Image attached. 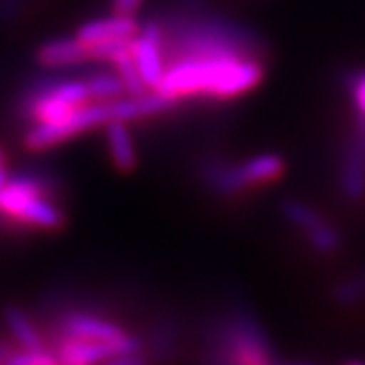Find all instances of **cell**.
<instances>
[{
  "instance_id": "cell-2",
  "label": "cell",
  "mask_w": 365,
  "mask_h": 365,
  "mask_svg": "<svg viewBox=\"0 0 365 365\" xmlns=\"http://www.w3.org/2000/svg\"><path fill=\"white\" fill-rule=\"evenodd\" d=\"M0 217L29 230L61 232L67 211L59 203V185L37 170L11 173L0 185Z\"/></svg>"
},
{
  "instance_id": "cell-1",
  "label": "cell",
  "mask_w": 365,
  "mask_h": 365,
  "mask_svg": "<svg viewBox=\"0 0 365 365\" xmlns=\"http://www.w3.org/2000/svg\"><path fill=\"white\" fill-rule=\"evenodd\" d=\"M264 79L260 55L201 53L173 57L153 91L177 106L182 100L227 102L256 90Z\"/></svg>"
},
{
  "instance_id": "cell-22",
  "label": "cell",
  "mask_w": 365,
  "mask_h": 365,
  "mask_svg": "<svg viewBox=\"0 0 365 365\" xmlns=\"http://www.w3.org/2000/svg\"><path fill=\"white\" fill-rule=\"evenodd\" d=\"M9 167H6V157H4V150L0 148V185H4V181L9 179Z\"/></svg>"
},
{
  "instance_id": "cell-8",
  "label": "cell",
  "mask_w": 365,
  "mask_h": 365,
  "mask_svg": "<svg viewBox=\"0 0 365 365\" xmlns=\"http://www.w3.org/2000/svg\"><path fill=\"white\" fill-rule=\"evenodd\" d=\"M35 63L49 71H66L76 67L88 66L91 61V51L88 45L73 37H53L41 43L35 49Z\"/></svg>"
},
{
  "instance_id": "cell-17",
  "label": "cell",
  "mask_w": 365,
  "mask_h": 365,
  "mask_svg": "<svg viewBox=\"0 0 365 365\" xmlns=\"http://www.w3.org/2000/svg\"><path fill=\"white\" fill-rule=\"evenodd\" d=\"M335 299L341 304H355L365 299V272L355 274L351 278H345L339 287L335 288Z\"/></svg>"
},
{
  "instance_id": "cell-23",
  "label": "cell",
  "mask_w": 365,
  "mask_h": 365,
  "mask_svg": "<svg viewBox=\"0 0 365 365\" xmlns=\"http://www.w3.org/2000/svg\"><path fill=\"white\" fill-rule=\"evenodd\" d=\"M343 365H365V361H359V359H349V361H345Z\"/></svg>"
},
{
  "instance_id": "cell-13",
  "label": "cell",
  "mask_w": 365,
  "mask_h": 365,
  "mask_svg": "<svg viewBox=\"0 0 365 365\" xmlns=\"http://www.w3.org/2000/svg\"><path fill=\"white\" fill-rule=\"evenodd\" d=\"M284 170H287V163L276 153H262L237 163V175L246 191L276 182L284 175Z\"/></svg>"
},
{
  "instance_id": "cell-19",
  "label": "cell",
  "mask_w": 365,
  "mask_h": 365,
  "mask_svg": "<svg viewBox=\"0 0 365 365\" xmlns=\"http://www.w3.org/2000/svg\"><path fill=\"white\" fill-rule=\"evenodd\" d=\"M347 91L357 118H365V69H359L347 79Z\"/></svg>"
},
{
  "instance_id": "cell-21",
  "label": "cell",
  "mask_w": 365,
  "mask_h": 365,
  "mask_svg": "<svg viewBox=\"0 0 365 365\" xmlns=\"http://www.w3.org/2000/svg\"><path fill=\"white\" fill-rule=\"evenodd\" d=\"M144 0H112V13L124 14V16H136L143 9Z\"/></svg>"
},
{
  "instance_id": "cell-9",
  "label": "cell",
  "mask_w": 365,
  "mask_h": 365,
  "mask_svg": "<svg viewBox=\"0 0 365 365\" xmlns=\"http://www.w3.org/2000/svg\"><path fill=\"white\" fill-rule=\"evenodd\" d=\"M140 25L136 16H124V14H110L104 19H91L83 25L78 26L76 37L88 47L106 45V43H118V41H130L138 35Z\"/></svg>"
},
{
  "instance_id": "cell-4",
  "label": "cell",
  "mask_w": 365,
  "mask_h": 365,
  "mask_svg": "<svg viewBox=\"0 0 365 365\" xmlns=\"http://www.w3.org/2000/svg\"><path fill=\"white\" fill-rule=\"evenodd\" d=\"M211 365H274L270 339L252 314L235 313L223 323Z\"/></svg>"
},
{
  "instance_id": "cell-3",
  "label": "cell",
  "mask_w": 365,
  "mask_h": 365,
  "mask_svg": "<svg viewBox=\"0 0 365 365\" xmlns=\"http://www.w3.org/2000/svg\"><path fill=\"white\" fill-rule=\"evenodd\" d=\"M116 100L90 102L57 120L29 124V128L23 134V146L31 153H43L59 144L69 143L86 132L104 128L108 122L118 120Z\"/></svg>"
},
{
  "instance_id": "cell-10",
  "label": "cell",
  "mask_w": 365,
  "mask_h": 365,
  "mask_svg": "<svg viewBox=\"0 0 365 365\" xmlns=\"http://www.w3.org/2000/svg\"><path fill=\"white\" fill-rule=\"evenodd\" d=\"M106 150L114 169L122 175H130L138 167V150L130 130V122L112 120L104 126Z\"/></svg>"
},
{
  "instance_id": "cell-11",
  "label": "cell",
  "mask_w": 365,
  "mask_h": 365,
  "mask_svg": "<svg viewBox=\"0 0 365 365\" xmlns=\"http://www.w3.org/2000/svg\"><path fill=\"white\" fill-rule=\"evenodd\" d=\"M341 191L351 201L365 197V140L355 132L347 140L341 157Z\"/></svg>"
},
{
  "instance_id": "cell-7",
  "label": "cell",
  "mask_w": 365,
  "mask_h": 365,
  "mask_svg": "<svg viewBox=\"0 0 365 365\" xmlns=\"http://www.w3.org/2000/svg\"><path fill=\"white\" fill-rule=\"evenodd\" d=\"M284 217L299 230L307 244L321 256L335 254L341 248V234L321 211L302 201L284 203Z\"/></svg>"
},
{
  "instance_id": "cell-16",
  "label": "cell",
  "mask_w": 365,
  "mask_h": 365,
  "mask_svg": "<svg viewBox=\"0 0 365 365\" xmlns=\"http://www.w3.org/2000/svg\"><path fill=\"white\" fill-rule=\"evenodd\" d=\"M4 365H61L57 353H51L47 347L43 349H23L11 351L4 359Z\"/></svg>"
},
{
  "instance_id": "cell-14",
  "label": "cell",
  "mask_w": 365,
  "mask_h": 365,
  "mask_svg": "<svg viewBox=\"0 0 365 365\" xmlns=\"http://www.w3.org/2000/svg\"><path fill=\"white\" fill-rule=\"evenodd\" d=\"M55 353H57L61 365H98L104 364L112 355H118L108 345L79 339V337H69V335L59 337V345H57Z\"/></svg>"
},
{
  "instance_id": "cell-6",
  "label": "cell",
  "mask_w": 365,
  "mask_h": 365,
  "mask_svg": "<svg viewBox=\"0 0 365 365\" xmlns=\"http://www.w3.org/2000/svg\"><path fill=\"white\" fill-rule=\"evenodd\" d=\"M132 55L136 69L148 90H155L167 69L165 31L158 19H148L132 39Z\"/></svg>"
},
{
  "instance_id": "cell-18",
  "label": "cell",
  "mask_w": 365,
  "mask_h": 365,
  "mask_svg": "<svg viewBox=\"0 0 365 365\" xmlns=\"http://www.w3.org/2000/svg\"><path fill=\"white\" fill-rule=\"evenodd\" d=\"M37 0H0V29H11L25 16Z\"/></svg>"
},
{
  "instance_id": "cell-15",
  "label": "cell",
  "mask_w": 365,
  "mask_h": 365,
  "mask_svg": "<svg viewBox=\"0 0 365 365\" xmlns=\"http://www.w3.org/2000/svg\"><path fill=\"white\" fill-rule=\"evenodd\" d=\"M4 321H6V327L11 329L13 337L19 343L23 349H43L45 347V341L41 337V333L37 331V327L33 325L31 317L21 311V309H6L4 313Z\"/></svg>"
},
{
  "instance_id": "cell-20",
  "label": "cell",
  "mask_w": 365,
  "mask_h": 365,
  "mask_svg": "<svg viewBox=\"0 0 365 365\" xmlns=\"http://www.w3.org/2000/svg\"><path fill=\"white\" fill-rule=\"evenodd\" d=\"M104 365H146V357L143 351L118 353V355H112L110 359H106Z\"/></svg>"
},
{
  "instance_id": "cell-5",
  "label": "cell",
  "mask_w": 365,
  "mask_h": 365,
  "mask_svg": "<svg viewBox=\"0 0 365 365\" xmlns=\"http://www.w3.org/2000/svg\"><path fill=\"white\" fill-rule=\"evenodd\" d=\"M59 333L112 347L116 353L143 351V341L110 319L83 311H67L59 319Z\"/></svg>"
},
{
  "instance_id": "cell-12",
  "label": "cell",
  "mask_w": 365,
  "mask_h": 365,
  "mask_svg": "<svg viewBox=\"0 0 365 365\" xmlns=\"http://www.w3.org/2000/svg\"><path fill=\"white\" fill-rule=\"evenodd\" d=\"M197 177L215 195L232 197L246 193L237 175V163H230L225 158H203L197 167Z\"/></svg>"
}]
</instances>
